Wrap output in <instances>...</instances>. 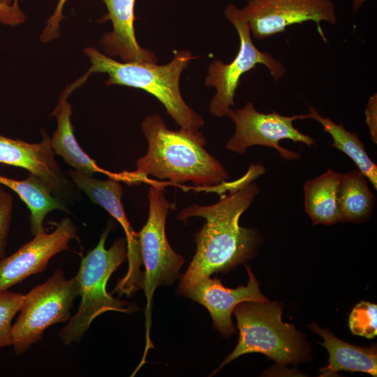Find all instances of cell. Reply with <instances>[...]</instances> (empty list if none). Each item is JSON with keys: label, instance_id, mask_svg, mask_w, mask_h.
<instances>
[{"label": "cell", "instance_id": "6da1fadb", "mask_svg": "<svg viewBox=\"0 0 377 377\" xmlns=\"http://www.w3.org/2000/svg\"><path fill=\"white\" fill-rule=\"evenodd\" d=\"M253 180H248L220 195L209 205L194 203L182 209L177 219L186 221L192 216L205 219L195 235L196 251L178 287L183 295L201 279L219 272H226L245 263L256 253L260 236L255 228L239 226L242 214L259 193Z\"/></svg>", "mask_w": 377, "mask_h": 377}, {"label": "cell", "instance_id": "7a4b0ae2", "mask_svg": "<svg viewBox=\"0 0 377 377\" xmlns=\"http://www.w3.org/2000/svg\"><path fill=\"white\" fill-rule=\"evenodd\" d=\"M148 147L131 172V185L147 176L175 184L191 182L196 187L212 191L230 179L221 163L205 149L206 145L182 129H168L158 114L147 116L141 124Z\"/></svg>", "mask_w": 377, "mask_h": 377}, {"label": "cell", "instance_id": "3957f363", "mask_svg": "<svg viewBox=\"0 0 377 377\" xmlns=\"http://www.w3.org/2000/svg\"><path fill=\"white\" fill-rule=\"evenodd\" d=\"M89 59V73H106L107 85L119 84L141 89L155 96L180 129L206 145L200 131L204 125L202 117L184 101L179 89V79L191 61L196 58L188 50L175 51L168 64L140 61H118L94 47H87Z\"/></svg>", "mask_w": 377, "mask_h": 377}, {"label": "cell", "instance_id": "277c9868", "mask_svg": "<svg viewBox=\"0 0 377 377\" xmlns=\"http://www.w3.org/2000/svg\"><path fill=\"white\" fill-rule=\"evenodd\" d=\"M112 228L109 223L95 248L81 260L76 274L81 302L77 313L59 332L66 345L81 340L94 320L108 311L131 313L134 307L126 301L113 297L106 290L112 273L127 259L126 240L119 238L109 249L105 248L107 237Z\"/></svg>", "mask_w": 377, "mask_h": 377}, {"label": "cell", "instance_id": "5b68a950", "mask_svg": "<svg viewBox=\"0 0 377 377\" xmlns=\"http://www.w3.org/2000/svg\"><path fill=\"white\" fill-rule=\"evenodd\" d=\"M233 312L239 331L238 343L212 374L247 353H263L280 364H295L304 357L302 337L293 325L282 321L280 302H244Z\"/></svg>", "mask_w": 377, "mask_h": 377}, {"label": "cell", "instance_id": "8992f818", "mask_svg": "<svg viewBox=\"0 0 377 377\" xmlns=\"http://www.w3.org/2000/svg\"><path fill=\"white\" fill-rule=\"evenodd\" d=\"M80 288L76 276L66 279L57 269L43 283L24 295L20 315L12 326V346L16 355L26 352L39 341L45 330L57 323L69 320Z\"/></svg>", "mask_w": 377, "mask_h": 377}, {"label": "cell", "instance_id": "52a82bcc", "mask_svg": "<svg viewBox=\"0 0 377 377\" xmlns=\"http://www.w3.org/2000/svg\"><path fill=\"white\" fill-rule=\"evenodd\" d=\"M224 15L237 30L239 48L231 62L224 64L216 59L208 67L205 84L216 89V94L209 103V112L219 118L228 117L229 111L235 106V91L242 75L257 64L264 65L275 81L286 73V68L282 63L269 53L260 51L254 45L249 22L242 9L230 3L225 8Z\"/></svg>", "mask_w": 377, "mask_h": 377}, {"label": "cell", "instance_id": "ba28073f", "mask_svg": "<svg viewBox=\"0 0 377 377\" xmlns=\"http://www.w3.org/2000/svg\"><path fill=\"white\" fill-rule=\"evenodd\" d=\"M149 215L145 224L138 232L142 264L145 267L142 288L147 297V335L151 303L157 287L171 285L178 279L184 263L182 256L170 246L165 234L169 209L174 205L166 198L158 184H151L148 191Z\"/></svg>", "mask_w": 377, "mask_h": 377}, {"label": "cell", "instance_id": "9c48e42d", "mask_svg": "<svg viewBox=\"0 0 377 377\" xmlns=\"http://www.w3.org/2000/svg\"><path fill=\"white\" fill-rule=\"evenodd\" d=\"M228 117L235 126L233 135L225 145L230 151L244 155L249 147L261 145L276 149L281 158L290 161L300 159L301 156L281 147V140L288 139L309 147L315 145L313 138L293 126L295 120L306 119L304 114L284 116L275 111L260 112L252 102H248L242 108H231Z\"/></svg>", "mask_w": 377, "mask_h": 377}, {"label": "cell", "instance_id": "30bf717a", "mask_svg": "<svg viewBox=\"0 0 377 377\" xmlns=\"http://www.w3.org/2000/svg\"><path fill=\"white\" fill-rule=\"evenodd\" d=\"M242 11L251 34L259 40L283 32L289 26L312 21L326 43L320 22L334 24L337 21L332 0H249Z\"/></svg>", "mask_w": 377, "mask_h": 377}, {"label": "cell", "instance_id": "8fae6325", "mask_svg": "<svg viewBox=\"0 0 377 377\" xmlns=\"http://www.w3.org/2000/svg\"><path fill=\"white\" fill-rule=\"evenodd\" d=\"M67 174L77 188L85 193L92 202L103 207L122 226L126 234L128 267L126 275L118 281L112 293L131 297L142 288L143 273L140 268L142 260L138 232L133 230L124 212L121 184L110 178L108 180L97 179L73 168L68 170Z\"/></svg>", "mask_w": 377, "mask_h": 377}, {"label": "cell", "instance_id": "7c38bea8", "mask_svg": "<svg viewBox=\"0 0 377 377\" xmlns=\"http://www.w3.org/2000/svg\"><path fill=\"white\" fill-rule=\"evenodd\" d=\"M55 225L52 232L38 233L13 254L0 261V293L30 276L43 272L54 256L69 248L68 243L77 237L76 226L69 218H64Z\"/></svg>", "mask_w": 377, "mask_h": 377}, {"label": "cell", "instance_id": "4fadbf2b", "mask_svg": "<svg viewBox=\"0 0 377 377\" xmlns=\"http://www.w3.org/2000/svg\"><path fill=\"white\" fill-rule=\"evenodd\" d=\"M43 139L29 143L0 135V163L22 168L38 177L51 193L64 202L73 198L74 187L57 163L50 138L44 131Z\"/></svg>", "mask_w": 377, "mask_h": 377}, {"label": "cell", "instance_id": "5bb4252c", "mask_svg": "<svg viewBox=\"0 0 377 377\" xmlns=\"http://www.w3.org/2000/svg\"><path fill=\"white\" fill-rule=\"evenodd\" d=\"M246 267L249 277L246 286L228 288L219 279L206 276L195 283L184 295L208 310L214 326L223 337H230L235 333L231 315L239 304L269 302L261 293L259 283L251 268L247 265Z\"/></svg>", "mask_w": 377, "mask_h": 377}, {"label": "cell", "instance_id": "9a60e30c", "mask_svg": "<svg viewBox=\"0 0 377 377\" xmlns=\"http://www.w3.org/2000/svg\"><path fill=\"white\" fill-rule=\"evenodd\" d=\"M89 73L67 87L59 96L57 106L52 114L57 118V128L50 138L51 146L54 154L62 157L73 169L88 176L94 173L106 175L110 179L126 184L127 172L114 173L100 168L80 147L73 133L71 117L72 107L67 101L71 93L85 82Z\"/></svg>", "mask_w": 377, "mask_h": 377}, {"label": "cell", "instance_id": "2e32d148", "mask_svg": "<svg viewBox=\"0 0 377 377\" xmlns=\"http://www.w3.org/2000/svg\"><path fill=\"white\" fill-rule=\"evenodd\" d=\"M112 21L113 29L101 38L104 51L119 57L121 61L156 63L155 54L142 48L138 43L134 31L135 0H103Z\"/></svg>", "mask_w": 377, "mask_h": 377}, {"label": "cell", "instance_id": "e0dca14e", "mask_svg": "<svg viewBox=\"0 0 377 377\" xmlns=\"http://www.w3.org/2000/svg\"><path fill=\"white\" fill-rule=\"evenodd\" d=\"M311 329L319 334L323 341L320 343L329 353L328 364L320 369V377L334 376L339 371H361L377 375L376 346L359 347L339 339L327 329L311 324Z\"/></svg>", "mask_w": 377, "mask_h": 377}, {"label": "cell", "instance_id": "ac0fdd59", "mask_svg": "<svg viewBox=\"0 0 377 377\" xmlns=\"http://www.w3.org/2000/svg\"><path fill=\"white\" fill-rule=\"evenodd\" d=\"M0 184L15 193L24 202L30 211V231L35 236L45 231L43 221L54 210L68 212L66 204L54 196L43 182L33 174L27 179L16 180L0 175Z\"/></svg>", "mask_w": 377, "mask_h": 377}, {"label": "cell", "instance_id": "d6986e66", "mask_svg": "<svg viewBox=\"0 0 377 377\" xmlns=\"http://www.w3.org/2000/svg\"><path fill=\"white\" fill-rule=\"evenodd\" d=\"M341 173L328 170L304 186V207L313 224L333 225L341 221L337 191Z\"/></svg>", "mask_w": 377, "mask_h": 377}, {"label": "cell", "instance_id": "ffe728a7", "mask_svg": "<svg viewBox=\"0 0 377 377\" xmlns=\"http://www.w3.org/2000/svg\"><path fill=\"white\" fill-rule=\"evenodd\" d=\"M374 202L375 196L362 172L354 170L340 175L337 203L341 221L362 223L367 221Z\"/></svg>", "mask_w": 377, "mask_h": 377}, {"label": "cell", "instance_id": "44dd1931", "mask_svg": "<svg viewBox=\"0 0 377 377\" xmlns=\"http://www.w3.org/2000/svg\"><path fill=\"white\" fill-rule=\"evenodd\" d=\"M306 119H313L320 123L323 131L329 133L333 140L332 146L346 154L377 188V165L365 151L364 145L355 132L347 131L342 124H335L329 117H323L312 106H309Z\"/></svg>", "mask_w": 377, "mask_h": 377}, {"label": "cell", "instance_id": "7402d4cb", "mask_svg": "<svg viewBox=\"0 0 377 377\" xmlns=\"http://www.w3.org/2000/svg\"><path fill=\"white\" fill-rule=\"evenodd\" d=\"M349 327L355 335L372 339L377 334V306L362 301L353 309L349 316Z\"/></svg>", "mask_w": 377, "mask_h": 377}, {"label": "cell", "instance_id": "603a6c76", "mask_svg": "<svg viewBox=\"0 0 377 377\" xmlns=\"http://www.w3.org/2000/svg\"><path fill=\"white\" fill-rule=\"evenodd\" d=\"M24 295L10 291L0 293V348L12 345V320L20 311Z\"/></svg>", "mask_w": 377, "mask_h": 377}, {"label": "cell", "instance_id": "cb8c5ba5", "mask_svg": "<svg viewBox=\"0 0 377 377\" xmlns=\"http://www.w3.org/2000/svg\"><path fill=\"white\" fill-rule=\"evenodd\" d=\"M13 198L0 184V261L4 258L12 220Z\"/></svg>", "mask_w": 377, "mask_h": 377}, {"label": "cell", "instance_id": "d4e9b609", "mask_svg": "<svg viewBox=\"0 0 377 377\" xmlns=\"http://www.w3.org/2000/svg\"><path fill=\"white\" fill-rule=\"evenodd\" d=\"M19 1L0 0V22L10 25H16L25 20V15L20 10Z\"/></svg>", "mask_w": 377, "mask_h": 377}, {"label": "cell", "instance_id": "484cf974", "mask_svg": "<svg viewBox=\"0 0 377 377\" xmlns=\"http://www.w3.org/2000/svg\"><path fill=\"white\" fill-rule=\"evenodd\" d=\"M67 0H59L52 15L47 21L40 40L43 43L49 42L59 36L60 22L64 19L63 8Z\"/></svg>", "mask_w": 377, "mask_h": 377}, {"label": "cell", "instance_id": "4316f807", "mask_svg": "<svg viewBox=\"0 0 377 377\" xmlns=\"http://www.w3.org/2000/svg\"><path fill=\"white\" fill-rule=\"evenodd\" d=\"M366 123L368 126L372 142L377 143V94L372 95L365 108Z\"/></svg>", "mask_w": 377, "mask_h": 377}, {"label": "cell", "instance_id": "83f0119b", "mask_svg": "<svg viewBox=\"0 0 377 377\" xmlns=\"http://www.w3.org/2000/svg\"><path fill=\"white\" fill-rule=\"evenodd\" d=\"M365 1L367 0H353V9L354 12L359 10Z\"/></svg>", "mask_w": 377, "mask_h": 377}]
</instances>
